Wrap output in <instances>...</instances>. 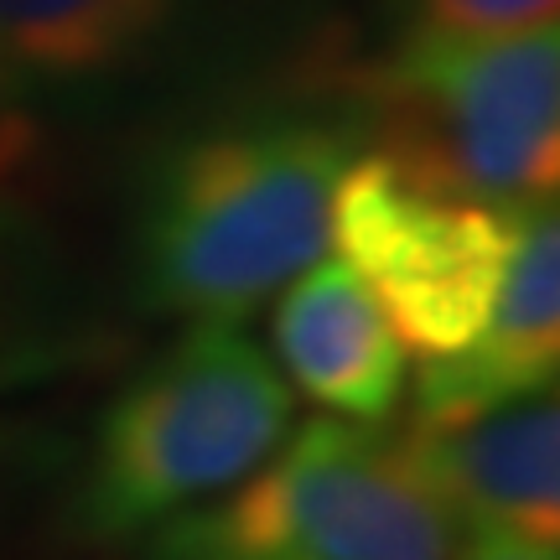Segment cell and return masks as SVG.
I'll list each match as a JSON object with an SVG mask.
<instances>
[{
	"label": "cell",
	"mask_w": 560,
	"mask_h": 560,
	"mask_svg": "<svg viewBox=\"0 0 560 560\" xmlns=\"http://www.w3.org/2000/svg\"><path fill=\"white\" fill-rule=\"evenodd\" d=\"M353 140L332 125L270 120L187 140L140 202L136 265L156 312L240 322L332 244Z\"/></svg>",
	"instance_id": "1"
},
{
	"label": "cell",
	"mask_w": 560,
	"mask_h": 560,
	"mask_svg": "<svg viewBox=\"0 0 560 560\" xmlns=\"http://www.w3.org/2000/svg\"><path fill=\"white\" fill-rule=\"evenodd\" d=\"M291 389L240 322L198 317L104 405L73 499L89 540L120 545L219 499L291 436Z\"/></svg>",
	"instance_id": "2"
},
{
	"label": "cell",
	"mask_w": 560,
	"mask_h": 560,
	"mask_svg": "<svg viewBox=\"0 0 560 560\" xmlns=\"http://www.w3.org/2000/svg\"><path fill=\"white\" fill-rule=\"evenodd\" d=\"M380 156L446 198L488 208L556 202L560 32L400 37L369 73Z\"/></svg>",
	"instance_id": "3"
},
{
	"label": "cell",
	"mask_w": 560,
	"mask_h": 560,
	"mask_svg": "<svg viewBox=\"0 0 560 560\" xmlns=\"http://www.w3.org/2000/svg\"><path fill=\"white\" fill-rule=\"evenodd\" d=\"M462 524L400 441L312 420L202 509L145 535L140 560H457Z\"/></svg>",
	"instance_id": "4"
},
{
	"label": "cell",
	"mask_w": 560,
	"mask_h": 560,
	"mask_svg": "<svg viewBox=\"0 0 560 560\" xmlns=\"http://www.w3.org/2000/svg\"><path fill=\"white\" fill-rule=\"evenodd\" d=\"M524 208L446 198L395 161L353 156L338 182L332 234L405 348L446 359L478 338L499 296Z\"/></svg>",
	"instance_id": "5"
},
{
	"label": "cell",
	"mask_w": 560,
	"mask_h": 560,
	"mask_svg": "<svg viewBox=\"0 0 560 560\" xmlns=\"http://www.w3.org/2000/svg\"><path fill=\"white\" fill-rule=\"evenodd\" d=\"M400 441L416 478L467 529L560 535V410L556 389L472 410L457 420H410Z\"/></svg>",
	"instance_id": "6"
},
{
	"label": "cell",
	"mask_w": 560,
	"mask_h": 560,
	"mask_svg": "<svg viewBox=\"0 0 560 560\" xmlns=\"http://www.w3.org/2000/svg\"><path fill=\"white\" fill-rule=\"evenodd\" d=\"M560 363V219L556 202L520 213L509 270L478 338L425 359L416 380V420H457L472 410L556 389Z\"/></svg>",
	"instance_id": "7"
},
{
	"label": "cell",
	"mask_w": 560,
	"mask_h": 560,
	"mask_svg": "<svg viewBox=\"0 0 560 560\" xmlns=\"http://www.w3.org/2000/svg\"><path fill=\"white\" fill-rule=\"evenodd\" d=\"M276 353L306 400L359 425L395 416L405 342L348 260H317L276 306Z\"/></svg>",
	"instance_id": "8"
},
{
	"label": "cell",
	"mask_w": 560,
	"mask_h": 560,
	"mask_svg": "<svg viewBox=\"0 0 560 560\" xmlns=\"http://www.w3.org/2000/svg\"><path fill=\"white\" fill-rule=\"evenodd\" d=\"M182 0H0V79L83 83L136 58Z\"/></svg>",
	"instance_id": "9"
},
{
	"label": "cell",
	"mask_w": 560,
	"mask_h": 560,
	"mask_svg": "<svg viewBox=\"0 0 560 560\" xmlns=\"http://www.w3.org/2000/svg\"><path fill=\"white\" fill-rule=\"evenodd\" d=\"M68 338L58 270L42 249V234L0 202V389L47 374Z\"/></svg>",
	"instance_id": "10"
},
{
	"label": "cell",
	"mask_w": 560,
	"mask_h": 560,
	"mask_svg": "<svg viewBox=\"0 0 560 560\" xmlns=\"http://www.w3.org/2000/svg\"><path fill=\"white\" fill-rule=\"evenodd\" d=\"M400 37H503L550 26L560 0H384Z\"/></svg>",
	"instance_id": "11"
},
{
	"label": "cell",
	"mask_w": 560,
	"mask_h": 560,
	"mask_svg": "<svg viewBox=\"0 0 560 560\" xmlns=\"http://www.w3.org/2000/svg\"><path fill=\"white\" fill-rule=\"evenodd\" d=\"M457 560H560V550L550 540L514 535V529H467Z\"/></svg>",
	"instance_id": "12"
}]
</instances>
